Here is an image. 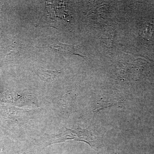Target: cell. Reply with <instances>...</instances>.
<instances>
[{
	"label": "cell",
	"mask_w": 154,
	"mask_h": 154,
	"mask_svg": "<svg viewBox=\"0 0 154 154\" xmlns=\"http://www.w3.org/2000/svg\"><path fill=\"white\" fill-rule=\"evenodd\" d=\"M91 131L88 128L85 129L72 130L66 128L64 131L57 134H48L46 146L53 144L60 143L66 140H76L85 142L92 146L94 143Z\"/></svg>",
	"instance_id": "6da1fadb"
},
{
	"label": "cell",
	"mask_w": 154,
	"mask_h": 154,
	"mask_svg": "<svg viewBox=\"0 0 154 154\" xmlns=\"http://www.w3.org/2000/svg\"><path fill=\"white\" fill-rule=\"evenodd\" d=\"M49 47L52 50L62 54L76 55L81 57H86L85 51L80 45H69L63 44L57 40H54Z\"/></svg>",
	"instance_id": "7a4b0ae2"
},
{
	"label": "cell",
	"mask_w": 154,
	"mask_h": 154,
	"mask_svg": "<svg viewBox=\"0 0 154 154\" xmlns=\"http://www.w3.org/2000/svg\"><path fill=\"white\" fill-rule=\"evenodd\" d=\"M62 70V69L50 70L39 66L36 68V73L42 81L46 82H51L58 77L61 73Z\"/></svg>",
	"instance_id": "3957f363"
}]
</instances>
